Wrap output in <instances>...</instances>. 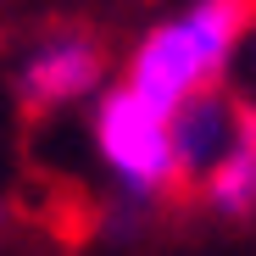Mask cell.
Masks as SVG:
<instances>
[{"label": "cell", "instance_id": "cell-2", "mask_svg": "<svg viewBox=\"0 0 256 256\" xmlns=\"http://www.w3.org/2000/svg\"><path fill=\"white\" fill-rule=\"evenodd\" d=\"M95 150L128 195H156L167 184H178L173 117L150 100H140L128 84H117L95 100Z\"/></svg>", "mask_w": 256, "mask_h": 256}, {"label": "cell", "instance_id": "cell-6", "mask_svg": "<svg viewBox=\"0 0 256 256\" xmlns=\"http://www.w3.org/2000/svg\"><path fill=\"white\" fill-rule=\"evenodd\" d=\"M250 62H256V28H250Z\"/></svg>", "mask_w": 256, "mask_h": 256}, {"label": "cell", "instance_id": "cell-3", "mask_svg": "<svg viewBox=\"0 0 256 256\" xmlns=\"http://www.w3.org/2000/svg\"><path fill=\"white\" fill-rule=\"evenodd\" d=\"M17 90L28 106H72L84 95L100 90V45L90 34H50L28 50L22 72H17Z\"/></svg>", "mask_w": 256, "mask_h": 256}, {"label": "cell", "instance_id": "cell-1", "mask_svg": "<svg viewBox=\"0 0 256 256\" xmlns=\"http://www.w3.org/2000/svg\"><path fill=\"white\" fill-rule=\"evenodd\" d=\"M256 28V0H195L173 22H156L128 56V90L173 117L190 95L212 90Z\"/></svg>", "mask_w": 256, "mask_h": 256}, {"label": "cell", "instance_id": "cell-4", "mask_svg": "<svg viewBox=\"0 0 256 256\" xmlns=\"http://www.w3.org/2000/svg\"><path fill=\"white\" fill-rule=\"evenodd\" d=\"M240 122H245V100L223 95L218 84L200 95H190L178 112H173V156H178V178H206L212 173V162H218L234 134H240Z\"/></svg>", "mask_w": 256, "mask_h": 256}, {"label": "cell", "instance_id": "cell-5", "mask_svg": "<svg viewBox=\"0 0 256 256\" xmlns=\"http://www.w3.org/2000/svg\"><path fill=\"white\" fill-rule=\"evenodd\" d=\"M200 195L212 212H223V218H250L256 212V106H245V122L234 145L212 162V173L200 178Z\"/></svg>", "mask_w": 256, "mask_h": 256}]
</instances>
